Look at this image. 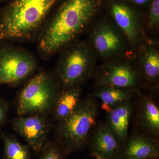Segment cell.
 <instances>
[{"instance_id": "obj_10", "label": "cell", "mask_w": 159, "mask_h": 159, "mask_svg": "<svg viewBox=\"0 0 159 159\" xmlns=\"http://www.w3.org/2000/svg\"><path fill=\"white\" fill-rule=\"evenodd\" d=\"M159 158V140L136 132L122 143L118 159Z\"/></svg>"}, {"instance_id": "obj_9", "label": "cell", "mask_w": 159, "mask_h": 159, "mask_svg": "<svg viewBox=\"0 0 159 159\" xmlns=\"http://www.w3.org/2000/svg\"><path fill=\"white\" fill-rule=\"evenodd\" d=\"M121 145L107 122H99L91 130L87 146L92 156L118 159Z\"/></svg>"}, {"instance_id": "obj_8", "label": "cell", "mask_w": 159, "mask_h": 159, "mask_svg": "<svg viewBox=\"0 0 159 159\" xmlns=\"http://www.w3.org/2000/svg\"><path fill=\"white\" fill-rule=\"evenodd\" d=\"M142 77L141 70L129 63L110 62L97 71L95 86H112L136 91Z\"/></svg>"}, {"instance_id": "obj_23", "label": "cell", "mask_w": 159, "mask_h": 159, "mask_svg": "<svg viewBox=\"0 0 159 159\" xmlns=\"http://www.w3.org/2000/svg\"><path fill=\"white\" fill-rule=\"evenodd\" d=\"M95 158H96V159H102V158H101L99 157H95Z\"/></svg>"}, {"instance_id": "obj_16", "label": "cell", "mask_w": 159, "mask_h": 159, "mask_svg": "<svg viewBox=\"0 0 159 159\" xmlns=\"http://www.w3.org/2000/svg\"><path fill=\"white\" fill-rule=\"evenodd\" d=\"M136 91L112 86L97 87L92 96L97 97L102 102V108L107 112L122 102L130 100Z\"/></svg>"}, {"instance_id": "obj_14", "label": "cell", "mask_w": 159, "mask_h": 159, "mask_svg": "<svg viewBox=\"0 0 159 159\" xmlns=\"http://www.w3.org/2000/svg\"><path fill=\"white\" fill-rule=\"evenodd\" d=\"M134 110L130 99L116 106L107 112V123L121 145L129 135V126Z\"/></svg>"}, {"instance_id": "obj_6", "label": "cell", "mask_w": 159, "mask_h": 159, "mask_svg": "<svg viewBox=\"0 0 159 159\" xmlns=\"http://www.w3.org/2000/svg\"><path fill=\"white\" fill-rule=\"evenodd\" d=\"M38 62L25 48L0 43V85L16 87L25 84L36 73Z\"/></svg>"}, {"instance_id": "obj_11", "label": "cell", "mask_w": 159, "mask_h": 159, "mask_svg": "<svg viewBox=\"0 0 159 159\" xmlns=\"http://www.w3.org/2000/svg\"><path fill=\"white\" fill-rule=\"evenodd\" d=\"M92 38L95 50L104 58L119 55L125 49L122 35L108 23H100L96 26L92 32Z\"/></svg>"}, {"instance_id": "obj_15", "label": "cell", "mask_w": 159, "mask_h": 159, "mask_svg": "<svg viewBox=\"0 0 159 159\" xmlns=\"http://www.w3.org/2000/svg\"><path fill=\"white\" fill-rule=\"evenodd\" d=\"M81 97L80 86L61 89L51 114L54 120L59 122L73 113L82 100Z\"/></svg>"}, {"instance_id": "obj_19", "label": "cell", "mask_w": 159, "mask_h": 159, "mask_svg": "<svg viewBox=\"0 0 159 159\" xmlns=\"http://www.w3.org/2000/svg\"><path fill=\"white\" fill-rule=\"evenodd\" d=\"M40 156L39 159H67V157L55 141H50Z\"/></svg>"}, {"instance_id": "obj_2", "label": "cell", "mask_w": 159, "mask_h": 159, "mask_svg": "<svg viewBox=\"0 0 159 159\" xmlns=\"http://www.w3.org/2000/svg\"><path fill=\"white\" fill-rule=\"evenodd\" d=\"M57 1L13 0L0 12V43L33 38Z\"/></svg>"}, {"instance_id": "obj_18", "label": "cell", "mask_w": 159, "mask_h": 159, "mask_svg": "<svg viewBox=\"0 0 159 159\" xmlns=\"http://www.w3.org/2000/svg\"><path fill=\"white\" fill-rule=\"evenodd\" d=\"M0 134L4 143L3 159H31L29 145L21 144L14 135L2 131Z\"/></svg>"}, {"instance_id": "obj_22", "label": "cell", "mask_w": 159, "mask_h": 159, "mask_svg": "<svg viewBox=\"0 0 159 159\" xmlns=\"http://www.w3.org/2000/svg\"><path fill=\"white\" fill-rule=\"evenodd\" d=\"M133 2L138 5H143L146 2H148V0H130Z\"/></svg>"}, {"instance_id": "obj_12", "label": "cell", "mask_w": 159, "mask_h": 159, "mask_svg": "<svg viewBox=\"0 0 159 159\" xmlns=\"http://www.w3.org/2000/svg\"><path fill=\"white\" fill-rule=\"evenodd\" d=\"M136 121L142 133L159 140V110L154 101L146 95L139 96Z\"/></svg>"}, {"instance_id": "obj_13", "label": "cell", "mask_w": 159, "mask_h": 159, "mask_svg": "<svg viewBox=\"0 0 159 159\" xmlns=\"http://www.w3.org/2000/svg\"><path fill=\"white\" fill-rule=\"evenodd\" d=\"M116 24L132 44L136 43L141 37L142 28L137 16L131 9L124 4L115 3L111 7Z\"/></svg>"}, {"instance_id": "obj_1", "label": "cell", "mask_w": 159, "mask_h": 159, "mask_svg": "<svg viewBox=\"0 0 159 159\" xmlns=\"http://www.w3.org/2000/svg\"><path fill=\"white\" fill-rule=\"evenodd\" d=\"M98 0H66L44 27L38 45L40 56L48 59L70 44L91 21Z\"/></svg>"}, {"instance_id": "obj_4", "label": "cell", "mask_w": 159, "mask_h": 159, "mask_svg": "<svg viewBox=\"0 0 159 159\" xmlns=\"http://www.w3.org/2000/svg\"><path fill=\"white\" fill-rule=\"evenodd\" d=\"M61 89L53 74L46 70L35 73L18 95L16 102L18 116L52 114Z\"/></svg>"}, {"instance_id": "obj_20", "label": "cell", "mask_w": 159, "mask_h": 159, "mask_svg": "<svg viewBox=\"0 0 159 159\" xmlns=\"http://www.w3.org/2000/svg\"><path fill=\"white\" fill-rule=\"evenodd\" d=\"M159 24V0H153L151 6L148 25L151 28H156Z\"/></svg>"}, {"instance_id": "obj_5", "label": "cell", "mask_w": 159, "mask_h": 159, "mask_svg": "<svg viewBox=\"0 0 159 159\" xmlns=\"http://www.w3.org/2000/svg\"><path fill=\"white\" fill-rule=\"evenodd\" d=\"M94 68L90 47L86 43H77L68 46L62 52L53 74L61 89L69 88L80 86L86 81Z\"/></svg>"}, {"instance_id": "obj_21", "label": "cell", "mask_w": 159, "mask_h": 159, "mask_svg": "<svg viewBox=\"0 0 159 159\" xmlns=\"http://www.w3.org/2000/svg\"><path fill=\"white\" fill-rule=\"evenodd\" d=\"M9 110V102L0 96V128L4 126L7 122Z\"/></svg>"}, {"instance_id": "obj_7", "label": "cell", "mask_w": 159, "mask_h": 159, "mask_svg": "<svg viewBox=\"0 0 159 159\" xmlns=\"http://www.w3.org/2000/svg\"><path fill=\"white\" fill-rule=\"evenodd\" d=\"M48 116L33 114L18 116L11 120L13 130L25 140L30 148L40 154L50 142Z\"/></svg>"}, {"instance_id": "obj_17", "label": "cell", "mask_w": 159, "mask_h": 159, "mask_svg": "<svg viewBox=\"0 0 159 159\" xmlns=\"http://www.w3.org/2000/svg\"><path fill=\"white\" fill-rule=\"evenodd\" d=\"M141 73L149 82H155L159 76V53L157 49L149 45L145 48L141 60Z\"/></svg>"}, {"instance_id": "obj_3", "label": "cell", "mask_w": 159, "mask_h": 159, "mask_svg": "<svg viewBox=\"0 0 159 159\" xmlns=\"http://www.w3.org/2000/svg\"><path fill=\"white\" fill-rule=\"evenodd\" d=\"M99 107L92 96L82 99L73 113L57 122L55 142L68 156L87 145L91 130L97 123Z\"/></svg>"}, {"instance_id": "obj_24", "label": "cell", "mask_w": 159, "mask_h": 159, "mask_svg": "<svg viewBox=\"0 0 159 159\" xmlns=\"http://www.w3.org/2000/svg\"><path fill=\"white\" fill-rule=\"evenodd\" d=\"M0 1H2V0H0Z\"/></svg>"}]
</instances>
